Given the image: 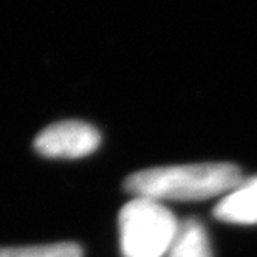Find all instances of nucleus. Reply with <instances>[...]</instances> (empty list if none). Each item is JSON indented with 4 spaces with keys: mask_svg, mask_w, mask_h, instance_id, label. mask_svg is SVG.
<instances>
[{
    "mask_svg": "<svg viewBox=\"0 0 257 257\" xmlns=\"http://www.w3.org/2000/svg\"><path fill=\"white\" fill-rule=\"evenodd\" d=\"M242 181L240 169L232 163H197L138 171L125 178L124 189L157 201H201L226 195Z\"/></svg>",
    "mask_w": 257,
    "mask_h": 257,
    "instance_id": "f257e3e1",
    "label": "nucleus"
},
{
    "mask_svg": "<svg viewBox=\"0 0 257 257\" xmlns=\"http://www.w3.org/2000/svg\"><path fill=\"white\" fill-rule=\"evenodd\" d=\"M178 220L161 201L134 197L118 215L122 257H166Z\"/></svg>",
    "mask_w": 257,
    "mask_h": 257,
    "instance_id": "f03ea898",
    "label": "nucleus"
},
{
    "mask_svg": "<svg viewBox=\"0 0 257 257\" xmlns=\"http://www.w3.org/2000/svg\"><path fill=\"white\" fill-rule=\"evenodd\" d=\"M99 144L98 128L78 119L50 124L34 138L36 152L47 158H82L93 154Z\"/></svg>",
    "mask_w": 257,
    "mask_h": 257,
    "instance_id": "7ed1b4c3",
    "label": "nucleus"
},
{
    "mask_svg": "<svg viewBox=\"0 0 257 257\" xmlns=\"http://www.w3.org/2000/svg\"><path fill=\"white\" fill-rule=\"evenodd\" d=\"M220 222L232 225H257V189L243 178L235 189L223 195L212 211Z\"/></svg>",
    "mask_w": 257,
    "mask_h": 257,
    "instance_id": "20e7f679",
    "label": "nucleus"
},
{
    "mask_svg": "<svg viewBox=\"0 0 257 257\" xmlns=\"http://www.w3.org/2000/svg\"><path fill=\"white\" fill-rule=\"evenodd\" d=\"M166 257H212V248L205 225L194 217L178 222Z\"/></svg>",
    "mask_w": 257,
    "mask_h": 257,
    "instance_id": "39448f33",
    "label": "nucleus"
},
{
    "mask_svg": "<svg viewBox=\"0 0 257 257\" xmlns=\"http://www.w3.org/2000/svg\"><path fill=\"white\" fill-rule=\"evenodd\" d=\"M82 255H84L82 248L73 242L0 248V257H82Z\"/></svg>",
    "mask_w": 257,
    "mask_h": 257,
    "instance_id": "423d86ee",
    "label": "nucleus"
},
{
    "mask_svg": "<svg viewBox=\"0 0 257 257\" xmlns=\"http://www.w3.org/2000/svg\"><path fill=\"white\" fill-rule=\"evenodd\" d=\"M246 180H248V181L251 183V185L257 189V175H255V177H251V178H246Z\"/></svg>",
    "mask_w": 257,
    "mask_h": 257,
    "instance_id": "0eeeda50",
    "label": "nucleus"
}]
</instances>
